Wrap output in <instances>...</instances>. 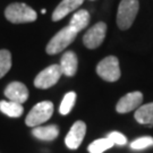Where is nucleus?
<instances>
[{"instance_id": "nucleus-19", "label": "nucleus", "mask_w": 153, "mask_h": 153, "mask_svg": "<svg viewBox=\"0 0 153 153\" xmlns=\"http://www.w3.org/2000/svg\"><path fill=\"white\" fill-rule=\"evenodd\" d=\"M11 67V55L8 50H0V78L9 71Z\"/></svg>"}, {"instance_id": "nucleus-17", "label": "nucleus", "mask_w": 153, "mask_h": 153, "mask_svg": "<svg viewBox=\"0 0 153 153\" xmlns=\"http://www.w3.org/2000/svg\"><path fill=\"white\" fill-rule=\"evenodd\" d=\"M114 146V143L111 140L107 138H100L97 140L88 145V152L90 153H103L104 151L109 150L110 148Z\"/></svg>"}, {"instance_id": "nucleus-1", "label": "nucleus", "mask_w": 153, "mask_h": 153, "mask_svg": "<svg viewBox=\"0 0 153 153\" xmlns=\"http://www.w3.org/2000/svg\"><path fill=\"white\" fill-rule=\"evenodd\" d=\"M6 18L14 24L32 23L36 19V11L24 2H15L9 5L5 10Z\"/></svg>"}, {"instance_id": "nucleus-15", "label": "nucleus", "mask_w": 153, "mask_h": 153, "mask_svg": "<svg viewBox=\"0 0 153 153\" xmlns=\"http://www.w3.org/2000/svg\"><path fill=\"white\" fill-rule=\"evenodd\" d=\"M0 111L2 114L7 115L11 118H17L21 117L24 112V108L21 103H17L14 101H0Z\"/></svg>"}, {"instance_id": "nucleus-12", "label": "nucleus", "mask_w": 153, "mask_h": 153, "mask_svg": "<svg viewBox=\"0 0 153 153\" xmlns=\"http://www.w3.org/2000/svg\"><path fill=\"white\" fill-rule=\"evenodd\" d=\"M60 68L62 71V75L66 76H74L77 71V66H78V59L75 52L73 51H67L61 57L60 60Z\"/></svg>"}, {"instance_id": "nucleus-6", "label": "nucleus", "mask_w": 153, "mask_h": 153, "mask_svg": "<svg viewBox=\"0 0 153 153\" xmlns=\"http://www.w3.org/2000/svg\"><path fill=\"white\" fill-rule=\"evenodd\" d=\"M61 75H62V71H61L60 66L51 65L36 75L34 79V85L35 88H42V90L49 88L59 81Z\"/></svg>"}, {"instance_id": "nucleus-3", "label": "nucleus", "mask_w": 153, "mask_h": 153, "mask_svg": "<svg viewBox=\"0 0 153 153\" xmlns=\"http://www.w3.org/2000/svg\"><path fill=\"white\" fill-rule=\"evenodd\" d=\"M76 35L77 32L75 30H73L71 26L64 27L49 41V43L47 45V53L56 55V53L61 52L75 40Z\"/></svg>"}, {"instance_id": "nucleus-9", "label": "nucleus", "mask_w": 153, "mask_h": 153, "mask_svg": "<svg viewBox=\"0 0 153 153\" xmlns=\"http://www.w3.org/2000/svg\"><path fill=\"white\" fill-rule=\"evenodd\" d=\"M143 101V94L138 91L127 93L125 97L118 101L116 105V110L119 114H127L131 110L138 108Z\"/></svg>"}, {"instance_id": "nucleus-11", "label": "nucleus", "mask_w": 153, "mask_h": 153, "mask_svg": "<svg viewBox=\"0 0 153 153\" xmlns=\"http://www.w3.org/2000/svg\"><path fill=\"white\" fill-rule=\"evenodd\" d=\"M84 0H62L59 5L56 7L52 14V21L58 22L66 17L69 13L76 10L77 8L83 4Z\"/></svg>"}, {"instance_id": "nucleus-10", "label": "nucleus", "mask_w": 153, "mask_h": 153, "mask_svg": "<svg viewBox=\"0 0 153 153\" xmlns=\"http://www.w3.org/2000/svg\"><path fill=\"white\" fill-rule=\"evenodd\" d=\"M5 95L9 99V101L22 104L28 99V90L23 83L13 82L5 88Z\"/></svg>"}, {"instance_id": "nucleus-14", "label": "nucleus", "mask_w": 153, "mask_h": 153, "mask_svg": "<svg viewBox=\"0 0 153 153\" xmlns=\"http://www.w3.org/2000/svg\"><path fill=\"white\" fill-rule=\"evenodd\" d=\"M90 23V14L86 10H78L71 17V23L68 26H71L73 30H75L77 33L86 27Z\"/></svg>"}, {"instance_id": "nucleus-8", "label": "nucleus", "mask_w": 153, "mask_h": 153, "mask_svg": "<svg viewBox=\"0 0 153 153\" xmlns=\"http://www.w3.org/2000/svg\"><path fill=\"white\" fill-rule=\"evenodd\" d=\"M86 134V125L83 121L78 120L71 126V131H68L65 138V143L67 148L71 150H76L84 140Z\"/></svg>"}, {"instance_id": "nucleus-4", "label": "nucleus", "mask_w": 153, "mask_h": 153, "mask_svg": "<svg viewBox=\"0 0 153 153\" xmlns=\"http://www.w3.org/2000/svg\"><path fill=\"white\" fill-rule=\"evenodd\" d=\"M52 114H53L52 102L42 101V102H39L38 104H35L31 109L26 119H25V123L30 127H36V126L45 123L48 119H50Z\"/></svg>"}, {"instance_id": "nucleus-5", "label": "nucleus", "mask_w": 153, "mask_h": 153, "mask_svg": "<svg viewBox=\"0 0 153 153\" xmlns=\"http://www.w3.org/2000/svg\"><path fill=\"white\" fill-rule=\"evenodd\" d=\"M97 73L102 79L107 82H116L120 78L119 60L115 56L105 57L97 66Z\"/></svg>"}, {"instance_id": "nucleus-7", "label": "nucleus", "mask_w": 153, "mask_h": 153, "mask_svg": "<svg viewBox=\"0 0 153 153\" xmlns=\"http://www.w3.org/2000/svg\"><path fill=\"white\" fill-rule=\"evenodd\" d=\"M107 33V25L103 22L97 23L93 27L88 30L83 38V42L88 49H95L103 42Z\"/></svg>"}, {"instance_id": "nucleus-2", "label": "nucleus", "mask_w": 153, "mask_h": 153, "mask_svg": "<svg viewBox=\"0 0 153 153\" xmlns=\"http://www.w3.org/2000/svg\"><path fill=\"white\" fill-rule=\"evenodd\" d=\"M140 8L138 0H121L118 7L117 24L120 30H128L135 21Z\"/></svg>"}, {"instance_id": "nucleus-18", "label": "nucleus", "mask_w": 153, "mask_h": 153, "mask_svg": "<svg viewBox=\"0 0 153 153\" xmlns=\"http://www.w3.org/2000/svg\"><path fill=\"white\" fill-rule=\"evenodd\" d=\"M75 100H76V93L75 92H68L66 94L61 101L60 107H59V112L61 115L65 116L71 112L74 104H75Z\"/></svg>"}, {"instance_id": "nucleus-20", "label": "nucleus", "mask_w": 153, "mask_h": 153, "mask_svg": "<svg viewBox=\"0 0 153 153\" xmlns=\"http://www.w3.org/2000/svg\"><path fill=\"white\" fill-rule=\"evenodd\" d=\"M153 145V137L144 136L141 138H137L134 142H131V148L133 150H144V149L152 146Z\"/></svg>"}, {"instance_id": "nucleus-13", "label": "nucleus", "mask_w": 153, "mask_h": 153, "mask_svg": "<svg viewBox=\"0 0 153 153\" xmlns=\"http://www.w3.org/2000/svg\"><path fill=\"white\" fill-rule=\"evenodd\" d=\"M33 136L42 141H53L59 134V129L56 125L44 126V127H35L32 131Z\"/></svg>"}, {"instance_id": "nucleus-16", "label": "nucleus", "mask_w": 153, "mask_h": 153, "mask_svg": "<svg viewBox=\"0 0 153 153\" xmlns=\"http://www.w3.org/2000/svg\"><path fill=\"white\" fill-rule=\"evenodd\" d=\"M135 119L140 124L153 125V102L141 105L135 112Z\"/></svg>"}, {"instance_id": "nucleus-21", "label": "nucleus", "mask_w": 153, "mask_h": 153, "mask_svg": "<svg viewBox=\"0 0 153 153\" xmlns=\"http://www.w3.org/2000/svg\"><path fill=\"white\" fill-rule=\"evenodd\" d=\"M108 138L112 141L114 144H118V145H125L127 143V138L125 137V135H123L118 131H112L108 135Z\"/></svg>"}]
</instances>
